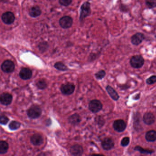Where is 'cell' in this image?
<instances>
[{"label": "cell", "instance_id": "obj_1", "mask_svg": "<svg viewBox=\"0 0 156 156\" xmlns=\"http://www.w3.org/2000/svg\"><path fill=\"white\" fill-rule=\"evenodd\" d=\"M145 60L141 55H135L131 57L130 61V64L132 67L139 69L142 67L144 64Z\"/></svg>", "mask_w": 156, "mask_h": 156}, {"label": "cell", "instance_id": "obj_2", "mask_svg": "<svg viewBox=\"0 0 156 156\" xmlns=\"http://www.w3.org/2000/svg\"><path fill=\"white\" fill-rule=\"evenodd\" d=\"M42 114V111L40 107L37 105L32 106L28 109L27 114L30 118L37 119L40 117Z\"/></svg>", "mask_w": 156, "mask_h": 156}, {"label": "cell", "instance_id": "obj_3", "mask_svg": "<svg viewBox=\"0 0 156 156\" xmlns=\"http://www.w3.org/2000/svg\"><path fill=\"white\" fill-rule=\"evenodd\" d=\"M80 20H83L86 17H88L90 14L91 10L90 8V3L88 1L84 2L81 7Z\"/></svg>", "mask_w": 156, "mask_h": 156}, {"label": "cell", "instance_id": "obj_4", "mask_svg": "<svg viewBox=\"0 0 156 156\" xmlns=\"http://www.w3.org/2000/svg\"><path fill=\"white\" fill-rule=\"evenodd\" d=\"M102 104L99 100H92L89 103V108L91 111L94 113L99 112L102 109Z\"/></svg>", "mask_w": 156, "mask_h": 156}, {"label": "cell", "instance_id": "obj_5", "mask_svg": "<svg viewBox=\"0 0 156 156\" xmlns=\"http://www.w3.org/2000/svg\"><path fill=\"white\" fill-rule=\"evenodd\" d=\"M145 39V36L144 34L140 32H138L131 36L130 38V41L132 45L138 46L141 44Z\"/></svg>", "mask_w": 156, "mask_h": 156}, {"label": "cell", "instance_id": "obj_6", "mask_svg": "<svg viewBox=\"0 0 156 156\" xmlns=\"http://www.w3.org/2000/svg\"><path fill=\"white\" fill-rule=\"evenodd\" d=\"M75 89L74 85L71 83H67L62 85L61 87V90L63 94L69 95L73 93Z\"/></svg>", "mask_w": 156, "mask_h": 156}, {"label": "cell", "instance_id": "obj_7", "mask_svg": "<svg viewBox=\"0 0 156 156\" xmlns=\"http://www.w3.org/2000/svg\"><path fill=\"white\" fill-rule=\"evenodd\" d=\"M2 71L4 73H11L14 71L15 69V65L14 63L10 60L4 61L1 66Z\"/></svg>", "mask_w": 156, "mask_h": 156}, {"label": "cell", "instance_id": "obj_8", "mask_svg": "<svg viewBox=\"0 0 156 156\" xmlns=\"http://www.w3.org/2000/svg\"><path fill=\"white\" fill-rule=\"evenodd\" d=\"M73 23V18L70 16H64L59 20L60 26L63 29L70 28L72 26Z\"/></svg>", "mask_w": 156, "mask_h": 156}, {"label": "cell", "instance_id": "obj_9", "mask_svg": "<svg viewBox=\"0 0 156 156\" xmlns=\"http://www.w3.org/2000/svg\"><path fill=\"white\" fill-rule=\"evenodd\" d=\"M1 19L3 23L6 24H11L15 20V16L12 12H7L2 14Z\"/></svg>", "mask_w": 156, "mask_h": 156}, {"label": "cell", "instance_id": "obj_10", "mask_svg": "<svg viewBox=\"0 0 156 156\" xmlns=\"http://www.w3.org/2000/svg\"><path fill=\"white\" fill-rule=\"evenodd\" d=\"M12 100V96L7 92H4L1 94L0 97V101L2 105H8Z\"/></svg>", "mask_w": 156, "mask_h": 156}, {"label": "cell", "instance_id": "obj_11", "mask_svg": "<svg viewBox=\"0 0 156 156\" xmlns=\"http://www.w3.org/2000/svg\"><path fill=\"white\" fill-rule=\"evenodd\" d=\"M113 127L116 131L119 132H122L126 128V125L124 120L118 119L114 121Z\"/></svg>", "mask_w": 156, "mask_h": 156}, {"label": "cell", "instance_id": "obj_12", "mask_svg": "<svg viewBox=\"0 0 156 156\" xmlns=\"http://www.w3.org/2000/svg\"><path fill=\"white\" fill-rule=\"evenodd\" d=\"M19 76L21 78L24 80L29 79L32 76V71L28 68H23L19 73Z\"/></svg>", "mask_w": 156, "mask_h": 156}, {"label": "cell", "instance_id": "obj_13", "mask_svg": "<svg viewBox=\"0 0 156 156\" xmlns=\"http://www.w3.org/2000/svg\"><path fill=\"white\" fill-rule=\"evenodd\" d=\"M70 152L74 156H81L83 153V149L79 145L73 146L70 148Z\"/></svg>", "mask_w": 156, "mask_h": 156}, {"label": "cell", "instance_id": "obj_14", "mask_svg": "<svg viewBox=\"0 0 156 156\" xmlns=\"http://www.w3.org/2000/svg\"><path fill=\"white\" fill-rule=\"evenodd\" d=\"M102 146L103 149L109 150L112 149L114 146V141L111 138H106L102 142Z\"/></svg>", "mask_w": 156, "mask_h": 156}, {"label": "cell", "instance_id": "obj_15", "mask_svg": "<svg viewBox=\"0 0 156 156\" xmlns=\"http://www.w3.org/2000/svg\"><path fill=\"white\" fill-rule=\"evenodd\" d=\"M106 90L108 94H109L112 100L114 101L118 100L119 98V95L118 92L111 86L108 85L107 86H106Z\"/></svg>", "mask_w": 156, "mask_h": 156}, {"label": "cell", "instance_id": "obj_16", "mask_svg": "<svg viewBox=\"0 0 156 156\" xmlns=\"http://www.w3.org/2000/svg\"><path fill=\"white\" fill-rule=\"evenodd\" d=\"M143 120L146 124L151 125L155 122V117L151 113H146L143 116Z\"/></svg>", "mask_w": 156, "mask_h": 156}, {"label": "cell", "instance_id": "obj_17", "mask_svg": "<svg viewBox=\"0 0 156 156\" xmlns=\"http://www.w3.org/2000/svg\"><path fill=\"white\" fill-rule=\"evenodd\" d=\"M43 137L39 134H35L31 137V141L34 146H40L43 143Z\"/></svg>", "mask_w": 156, "mask_h": 156}, {"label": "cell", "instance_id": "obj_18", "mask_svg": "<svg viewBox=\"0 0 156 156\" xmlns=\"http://www.w3.org/2000/svg\"><path fill=\"white\" fill-rule=\"evenodd\" d=\"M29 15L33 18H36L41 14V10L38 6L33 7L29 11Z\"/></svg>", "mask_w": 156, "mask_h": 156}, {"label": "cell", "instance_id": "obj_19", "mask_svg": "<svg viewBox=\"0 0 156 156\" xmlns=\"http://www.w3.org/2000/svg\"><path fill=\"white\" fill-rule=\"evenodd\" d=\"M68 120L70 123L73 125H77L80 122L81 119L79 114H75L71 115V116L69 118Z\"/></svg>", "mask_w": 156, "mask_h": 156}, {"label": "cell", "instance_id": "obj_20", "mask_svg": "<svg viewBox=\"0 0 156 156\" xmlns=\"http://www.w3.org/2000/svg\"><path fill=\"white\" fill-rule=\"evenodd\" d=\"M146 139L149 142H153L156 140V131L154 130L148 131L146 134Z\"/></svg>", "mask_w": 156, "mask_h": 156}, {"label": "cell", "instance_id": "obj_21", "mask_svg": "<svg viewBox=\"0 0 156 156\" xmlns=\"http://www.w3.org/2000/svg\"><path fill=\"white\" fill-rule=\"evenodd\" d=\"M9 148V145L6 141H0V153L4 154L7 153Z\"/></svg>", "mask_w": 156, "mask_h": 156}, {"label": "cell", "instance_id": "obj_22", "mask_svg": "<svg viewBox=\"0 0 156 156\" xmlns=\"http://www.w3.org/2000/svg\"><path fill=\"white\" fill-rule=\"evenodd\" d=\"M54 67L59 71H66L68 70L67 67L62 62H57L55 63Z\"/></svg>", "mask_w": 156, "mask_h": 156}, {"label": "cell", "instance_id": "obj_23", "mask_svg": "<svg viewBox=\"0 0 156 156\" xmlns=\"http://www.w3.org/2000/svg\"><path fill=\"white\" fill-rule=\"evenodd\" d=\"M36 86L40 89H44L47 88V84L44 79H40L37 82Z\"/></svg>", "mask_w": 156, "mask_h": 156}, {"label": "cell", "instance_id": "obj_24", "mask_svg": "<svg viewBox=\"0 0 156 156\" xmlns=\"http://www.w3.org/2000/svg\"><path fill=\"white\" fill-rule=\"evenodd\" d=\"M20 123L18 121H12L9 124V128L11 130H16L20 127Z\"/></svg>", "mask_w": 156, "mask_h": 156}, {"label": "cell", "instance_id": "obj_25", "mask_svg": "<svg viewBox=\"0 0 156 156\" xmlns=\"http://www.w3.org/2000/svg\"><path fill=\"white\" fill-rule=\"evenodd\" d=\"M38 47H39L40 51H41L42 52H44L47 51V49H48V47H49V46H48V43H46V42H42L40 43L39 46H38Z\"/></svg>", "mask_w": 156, "mask_h": 156}, {"label": "cell", "instance_id": "obj_26", "mask_svg": "<svg viewBox=\"0 0 156 156\" xmlns=\"http://www.w3.org/2000/svg\"><path fill=\"white\" fill-rule=\"evenodd\" d=\"M145 4L149 9H153L156 7V0L153 1H146Z\"/></svg>", "mask_w": 156, "mask_h": 156}, {"label": "cell", "instance_id": "obj_27", "mask_svg": "<svg viewBox=\"0 0 156 156\" xmlns=\"http://www.w3.org/2000/svg\"><path fill=\"white\" fill-rule=\"evenodd\" d=\"M106 72L104 70H100L95 74L96 78L98 80H102L106 76Z\"/></svg>", "mask_w": 156, "mask_h": 156}, {"label": "cell", "instance_id": "obj_28", "mask_svg": "<svg viewBox=\"0 0 156 156\" xmlns=\"http://www.w3.org/2000/svg\"><path fill=\"white\" fill-rule=\"evenodd\" d=\"M135 150L136 151H139L140 152L142 153H144V154H151L152 153L153 151L152 150H148V149H144L142 147H140L139 146H137L135 148Z\"/></svg>", "mask_w": 156, "mask_h": 156}, {"label": "cell", "instance_id": "obj_29", "mask_svg": "<svg viewBox=\"0 0 156 156\" xmlns=\"http://www.w3.org/2000/svg\"><path fill=\"white\" fill-rule=\"evenodd\" d=\"M146 83L147 85H151L156 83V75H152L146 79Z\"/></svg>", "mask_w": 156, "mask_h": 156}, {"label": "cell", "instance_id": "obj_30", "mask_svg": "<svg viewBox=\"0 0 156 156\" xmlns=\"http://www.w3.org/2000/svg\"><path fill=\"white\" fill-rule=\"evenodd\" d=\"M119 9L121 12H123V13H126L129 11V8L128 7L127 5L122 3H121L119 5Z\"/></svg>", "mask_w": 156, "mask_h": 156}, {"label": "cell", "instance_id": "obj_31", "mask_svg": "<svg viewBox=\"0 0 156 156\" xmlns=\"http://www.w3.org/2000/svg\"><path fill=\"white\" fill-rule=\"evenodd\" d=\"M59 3L63 6H68L72 2L71 0H60L59 1Z\"/></svg>", "mask_w": 156, "mask_h": 156}, {"label": "cell", "instance_id": "obj_32", "mask_svg": "<svg viewBox=\"0 0 156 156\" xmlns=\"http://www.w3.org/2000/svg\"><path fill=\"white\" fill-rule=\"evenodd\" d=\"M130 143V138L128 137H124L121 142V145L123 146H126L128 145Z\"/></svg>", "mask_w": 156, "mask_h": 156}, {"label": "cell", "instance_id": "obj_33", "mask_svg": "<svg viewBox=\"0 0 156 156\" xmlns=\"http://www.w3.org/2000/svg\"><path fill=\"white\" fill-rule=\"evenodd\" d=\"M9 121V119L5 115H1L0 118V122L2 125H6Z\"/></svg>", "mask_w": 156, "mask_h": 156}, {"label": "cell", "instance_id": "obj_34", "mask_svg": "<svg viewBox=\"0 0 156 156\" xmlns=\"http://www.w3.org/2000/svg\"><path fill=\"white\" fill-rule=\"evenodd\" d=\"M140 94H139L136 95V96L134 97V99L135 100H139L140 99Z\"/></svg>", "mask_w": 156, "mask_h": 156}, {"label": "cell", "instance_id": "obj_35", "mask_svg": "<svg viewBox=\"0 0 156 156\" xmlns=\"http://www.w3.org/2000/svg\"><path fill=\"white\" fill-rule=\"evenodd\" d=\"M91 156H105L103 155H101V154H92Z\"/></svg>", "mask_w": 156, "mask_h": 156}, {"label": "cell", "instance_id": "obj_36", "mask_svg": "<svg viewBox=\"0 0 156 156\" xmlns=\"http://www.w3.org/2000/svg\"><path fill=\"white\" fill-rule=\"evenodd\" d=\"M154 37H155V39H156V35H155V36H154Z\"/></svg>", "mask_w": 156, "mask_h": 156}]
</instances>
